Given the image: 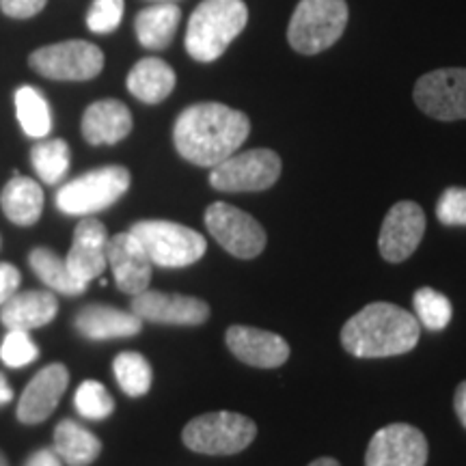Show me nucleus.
I'll list each match as a JSON object with an SVG mask.
<instances>
[{
  "mask_svg": "<svg viewBox=\"0 0 466 466\" xmlns=\"http://www.w3.org/2000/svg\"><path fill=\"white\" fill-rule=\"evenodd\" d=\"M250 132L248 116L218 102L188 106L173 127L175 149L197 167H217L242 147Z\"/></svg>",
  "mask_w": 466,
  "mask_h": 466,
  "instance_id": "obj_1",
  "label": "nucleus"
},
{
  "mask_svg": "<svg viewBox=\"0 0 466 466\" xmlns=\"http://www.w3.org/2000/svg\"><path fill=\"white\" fill-rule=\"evenodd\" d=\"M419 341V319L391 302H371L341 329V346L352 357L384 359L410 352Z\"/></svg>",
  "mask_w": 466,
  "mask_h": 466,
  "instance_id": "obj_2",
  "label": "nucleus"
},
{
  "mask_svg": "<svg viewBox=\"0 0 466 466\" xmlns=\"http://www.w3.org/2000/svg\"><path fill=\"white\" fill-rule=\"evenodd\" d=\"M247 22L248 9L242 0H203L190 15L186 50L199 63L217 61Z\"/></svg>",
  "mask_w": 466,
  "mask_h": 466,
  "instance_id": "obj_3",
  "label": "nucleus"
},
{
  "mask_svg": "<svg viewBox=\"0 0 466 466\" xmlns=\"http://www.w3.org/2000/svg\"><path fill=\"white\" fill-rule=\"evenodd\" d=\"M346 25V0H300L289 20V46L300 55H319L339 42Z\"/></svg>",
  "mask_w": 466,
  "mask_h": 466,
  "instance_id": "obj_4",
  "label": "nucleus"
},
{
  "mask_svg": "<svg viewBox=\"0 0 466 466\" xmlns=\"http://www.w3.org/2000/svg\"><path fill=\"white\" fill-rule=\"evenodd\" d=\"M149 261L160 268H186L206 255L208 242L199 231L171 220H141L130 227Z\"/></svg>",
  "mask_w": 466,
  "mask_h": 466,
  "instance_id": "obj_5",
  "label": "nucleus"
},
{
  "mask_svg": "<svg viewBox=\"0 0 466 466\" xmlns=\"http://www.w3.org/2000/svg\"><path fill=\"white\" fill-rule=\"evenodd\" d=\"M130 188L126 167H102L80 175L56 192V208L67 217H91L119 201Z\"/></svg>",
  "mask_w": 466,
  "mask_h": 466,
  "instance_id": "obj_6",
  "label": "nucleus"
},
{
  "mask_svg": "<svg viewBox=\"0 0 466 466\" xmlns=\"http://www.w3.org/2000/svg\"><path fill=\"white\" fill-rule=\"evenodd\" d=\"M258 436V425L238 412H208L186 425L184 445L206 456H233L247 450Z\"/></svg>",
  "mask_w": 466,
  "mask_h": 466,
  "instance_id": "obj_7",
  "label": "nucleus"
},
{
  "mask_svg": "<svg viewBox=\"0 0 466 466\" xmlns=\"http://www.w3.org/2000/svg\"><path fill=\"white\" fill-rule=\"evenodd\" d=\"M281 177V158L272 149H248L231 154L212 167L209 184L220 192H259L268 190Z\"/></svg>",
  "mask_w": 466,
  "mask_h": 466,
  "instance_id": "obj_8",
  "label": "nucleus"
},
{
  "mask_svg": "<svg viewBox=\"0 0 466 466\" xmlns=\"http://www.w3.org/2000/svg\"><path fill=\"white\" fill-rule=\"evenodd\" d=\"M31 67L50 80H91L104 69V52L96 44L72 39L44 46L28 58Z\"/></svg>",
  "mask_w": 466,
  "mask_h": 466,
  "instance_id": "obj_9",
  "label": "nucleus"
},
{
  "mask_svg": "<svg viewBox=\"0 0 466 466\" xmlns=\"http://www.w3.org/2000/svg\"><path fill=\"white\" fill-rule=\"evenodd\" d=\"M206 227L214 240L238 259H253L266 248L264 227L229 203H212L206 209Z\"/></svg>",
  "mask_w": 466,
  "mask_h": 466,
  "instance_id": "obj_10",
  "label": "nucleus"
},
{
  "mask_svg": "<svg viewBox=\"0 0 466 466\" xmlns=\"http://www.w3.org/2000/svg\"><path fill=\"white\" fill-rule=\"evenodd\" d=\"M412 96L417 106L432 119H466V67L434 69L421 76Z\"/></svg>",
  "mask_w": 466,
  "mask_h": 466,
  "instance_id": "obj_11",
  "label": "nucleus"
},
{
  "mask_svg": "<svg viewBox=\"0 0 466 466\" xmlns=\"http://www.w3.org/2000/svg\"><path fill=\"white\" fill-rule=\"evenodd\" d=\"M428 441L421 430L408 423H391L378 430L365 453V466H425Z\"/></svg>",
  "mask_w": 466,
  "mask_h": 466,
  "instance_id": "obj_12",
  "label": "nucleus"
},
{
  "mask_svg": "<svg viewBox=\"0 0 466 466\" xmlns=\"http://www.w3.org/2000/svg\"><path fill=\"white\" fill-rule=\"evenodd\" d=\"M425 233V214L412 201H400L389 209L380 227L378 248L391 264H400L415 253Z\"/></svg>",
  "mask_w": 466,
  "mask_h": 466,
  "instance_id": "obj_13",
  "label": "nucleus"
},
{
  "mask_svg": "<svg viewBox=\"0 0 466 466\" xmlns=\"http://www.w3.org/2000/svg\"><path fill=\"white\" fill-rule=\"evenodd\" d=\"M132 313L154 324L197 326L209 318V307L195 296L145 289L132 299Z\"/></svg>",
  "mask_w": 466,
  "mask_h": 466,
  "instance_id": "obj_14",
  "label": "nucleus"
},
{
  "mask_svg": "<svg viewBox=\"0 0 466 466\" xmlns=\"http://www.w3.org/2000/svg\"><path fill=\"white\" fill-rule=\"evenodd\" d=\"M106 261L115 275L116 288L124 291V294L137 296L149 289L151 268H154V264L149 261L141 242L130 231L116 233V236L108 238Z\"/></svg>",
  "mask_w": 466,
  "mask_h": 466,
  "instance_id": "obj_15",
  "label": "nucleus"
},
{
  "mask_svg": "<svg viewBox=\"0 0 466 466\" xmlns=\"http://www.w3.org/2000/svg\"><path fill=\"white\" fill-rule=\"evenodd\" d=\"M69 371L66 365L52 363L39 370L31 382L26 384L17 404V419L26 425L44 423L56 410L63 393L67 391Z\"/></svg>",
  "mask_w": 466,
  "mask_h": 466,
  "instance_id": "obj_16",
  "label": "nucleus"
},
{
  "mask_svg": "<svg viewBox=\"0 0 466 466\" xmlns=\"http://www.w3.org/2000/svg\"><path fill=\"white\" fill-rule=\"evenodd\" d=\"M106 244L108 231L97 218L85 217L76 225L74 242L69 248L66 264L69 272L83 283H91L106 270Z\"/></svg>",
  "mask_w": 466,
  "mask_h": 466,
  "instance_id": "obj_17",
  "label": "nucleus"
},
{
  "mask_svg": "<svg viewBox=\"0 0 466 466\" xmlns=\"http://www.w3.org/2000/svg\"><path fill=\"white\" fill-rule=\"evenodd\" d=\"M225 341L233 357L253 367L272 370V367H281L289 359L288 341L283 337L270 333V330L250 329V326H231L227 330Z\"/></svg>",
  "mask_w": 466,
  "mask_h": 466,
  "instance_id": "obj_18",
  "label": "nucleus"
},
{
  "mask_svg": "<svg viewBox=\"0 0 466 466\" xmlns=\"http://www.w3.org/2000/svg\"><path fill=\"white\" fill-rule=\"evenodd\" d=\"M76 330L86 339H121V337H134L141 333L143 319L130 311L108 305H89L80 309L74 319Z\"/></svg>",
  "mask_w": 466,
  "mask_h": 466,
  "instance_id": "obj_19",
  "label": "nucleus"
},
{
  "mask_svg": "<svg viewBox=\"0 0 466 466\" xmlns=\"http://www.w3.org/2000/svg\"><path fill=\"white\" fill-rule=\"evenodd\" d=\"M58 302L52 291H22L0 305V322L7 330L42 329L56 318Z\"/></svg>",
  "mask_w": 466,
  "mask_h": 466,
  "instance_id": "obj_20",
  "label": "nucleus"
},
{
  "mask_svg": "<svg viewBox=\"0 0 466 466\" xmlns=\"http://www.w3.org/2000/svg\"><path fill=\"white\" fill-rule=\"evenodd\" d=\"M132 132V115L124 102L100 100L83 115V137L91 145H115Z\"/></svg>",
  "mask_w": 466,
  "mask_h": 466,
  "instance_id": "obj_21",
  "label": "nucleus"
},
{
  "mask_svg": "<svg viewBox=\"0 0 466 466\" xmlns=\"http://www.w3.org/2000/svg\"><path fill=\"white\" fill-rule=\"evenodd\" d=\"M0 206H3L5 217L11 223L20 227H31L42 217L44 209V190L35 179L25 175L14 173L9 184L5 186L0 195Z\"/></svg>",
  "mask_w": 466,
  "mask_h": 466,
  "instance_id": "obj_22",
  "label": "nucleus"
},
{
  "mask_svg": "<svg viewBox=\"0 0 466 466\" xmlns=\"http://www.w3.org/2000/svg\"><path fill=\"white\" fill-rule=\"evenodd\" d=\"M175 89V72L162 58L147 56L127 74V91L143 104H160Z\"/></svg>",
  "mask_w": 466,
  "mask_h": 466,
  "instance_id": "obj_23",
  "label": "nucleus"
},
{
  "mask_svg": "<svg viewBox=\"0 0 466 466\" xmlns=\"http://www.w3.org/2000/svg\"><path fill=\"white\" fill-rule=\"evenodd\" d=\"M179 20H182V11L175 3L151 5L143 9L134 22L138 42L149 50H165L173 42Z\"/></svg>",
  "mask_w": 466,
  "mask_h": 466,
  "instance_id": "obj_24",
  "label": "nucleus"
},
{
  "mask_svg": "<svg viewBox=\"0 0 466 466\" xmlns=\"http://www.w3.org/2000/svg\"><path fill=\"white\" fill-rule=\"evenodd\" d=\"M55 451L63 460V464L89 466L102 453V442L80 423L63 419L55 430Z\"/></svg>",
  "mask_w": 466,
  "mask_h": 466,
  "instance_id": "obj_25",
  "label": "nucleus"
},
{
  "mask_svg": "<svg viewBox=\"0 0 466 466\" xmlns=\"http://www.w3.org/2000/svg\"><path fill=\"white\" fill-rule=\"evenodd\" d=\"M28 264H31L33 272L42 279L44 285H48L50 289L58 291V294L66 296H78L89 288V283L78 281L66 264V259L58 258L56 253H52L50 248H35L28 255Z\"/></svg>",
  "mask_w": 466,
  "mask_h": 466,
  "instance_id": "obj_26",
  "label": "nucleus"
},
{
  "mask_svg": "<svg viewBox=\"0 0 466 466\" xmlns=\"http://www.w3.org/2000/svg\"><path fill=\"white\" fill-rule=\"evenodd\" d=\"M15 115L26 137L46 138L52 130L50 106L35 86L25 85L15 91Z\"/></svg>",
  "mask_w": 466,
  "mask_h": 466,
  "instance_id": "obj_27",
  "label": "nucleus"
},
{
  "mask_svg": "<svg viewBox=\"0 0 466 466\" xmlns=\"http://www.w3.org/2000/svg\"><path fill=\"white\" fill-rule=\"evenodd\" d=\"M31 162L35 173L39 175L44 184L55 186L66 177L69 171V162H72V154H69L67 143L63 138H50V141L37 143L31 151Z\"/></svg>",
  "mask_w": 466,
  "mask_h": 466,
  "instance_id": "obj_28",
  "label": "nucleus"
},
{
  "mask_svg": "<svg viewBox=\"0 0 466 466\" xmlns=\"http://www.w3.org/2000/svg\"><path fill=\"white\" fill-rule=\"evenodd\" d=\"M113 371L121 391L130 398H141L151 387V367L138 352H121L115 359Z\"/></svg>",
  "mask_w": 466,
  "mask_h": 466,
  "instance_id": "obj_29",
  "label": "nucleus"
},
{
  "mask_svg": "<svg viewBox=\"0 0 466 466\" xmlns=\"http://www.w3.org/2000/svg\"><path fill=\"white\" fill-rule=\"evenodd\" d=\"M415 318L428 330H442L451 322L453 307L450 299L432 288H421L415 291Z\"/></svg>",
  "mask_w": 466,
  "mask_h": 466,
  "instance_id": "obj_30",
  "label": "nucleus"
},
{
  "mask_svg": "<svg viewBox=\"0 0 466 466\" xmlns=\"http://www.w3.org/2000/svg\"><path fill=\"white\" fill-rule=\"evenodd\" d=\"M74 406L78 410L80 417L91 419V421H100L113 415L115 401L110 398L102 382L97 380H85L78 387V391L74 395Z\"/></svg>",
  "mask_w": 466,
  "mask_h": 466,
  "instance_id": "obj_31",
  "label": "nucleus"
},
{
  "mask_svg": "<svg viewBox=\"0 0 466 466\" xmlns=\"http://www.w3.org/2000/svg\"><path fill=\"white\" fill-rule=\"evenodd\" d=\"M39 359V348L26 330H9L0 346V360L7 367H26Z\"/></svg>",
  "mask_w": 466,
  "mask_h": 466,
  "instance_id": "obj_32",
  "label": "nucleus"
},
{
  "mask_svg": "<svg viewBox=\"0 0 466 466\" xmlns=\"http://www.w3.org/2000/svg\"><path fill=\"white\" fill-rule=\"evenodd\" d=\"M121 17H124V0H93L86 14V26L91 33L108 35L121 25Z\"/></svg>",
  "mask_w": 466,
  "mask_h": 466,
  "instance_id": "obj_33",
  "label": "nucleus"
},
{
  "mask_svg": "<svg viewBox=\"0 0 466 466\" xmlns=\"http://www.w3.org/2000/svg\"><path fill=\"white\" fill-rule=\"evenodd\" d=\"M436 218L447 227H466V188L453 186L436 203Z\"/></svg>",
  "mask_w": 466,
  "mask_h": 466,
  "instance_id": "obj_34",
  "label": "nucleus"
},
{
  "mask_svg": "<svg viewBox=\"0 0 466 466\" xmlns=\"http://www.w3.org/2000/svg\"><path fill=\"white\" fill-rule=\"evenodd\" d=\"M46 3L48 0H0V9L5 15L15 17V20H26V17L37 15Z\"/></svg>",
  "mask_w": 466,
  "mask_h": 466,
  "instance_id": "obj_35",
  "label": "nucleus"
},
{
  "mask_svg": "<svg viewBox=\"0 0 466 466\" xmlns=\"http://www.w3.org/2000/svg\"><path fill=\"white\" fill-rule=\"evenodd\" d=\"M22 283L20 270L9 261H0V305H5L11 296L17 294V288Z\"/></svg>",
  "mask_w": 466,
  "mask_h": 466,
  "instance_id": "obj_36",
  "label": "nucleus"
},
{
  "mask_svg": "<svg viewBox=\"0 0 466 466\" xmlns=\"http://www.w3.org/2000/svg\"><path fill=\"white\" fill-rule=\"evenodd\" d=\"M25 466H63V460L55 450H39L28 456Z\"/></svg>",
  "mask_w": 466,
  "mask_h": 466,
  "instance_id": "obj_37",
  "label": "nucleus"
},
{
  "mask_svg": "<svg viewBox=\"0 0 466 466\" xmlns=\"http://www.w3.org/2000/svg\"><path fill=\"white\" fill-rule=\"evenodd\" d=\"M453 408H456V415L460 423L466 428V380L458 384L456 395H453Z\"/></svg>",
  "mask_w": 466,
  "mask_h": 466,
  "instance_id": "obj_38",
  "label": "nucleus"
},
{
  "mask_svg": "<svg viewBox=\"0 0 466 466\" xmlns=\"http://www.w3.org/2000/svg\"><path fill=\"white\" fill-rule=\"evenodd\" d=\"M11 400H14V391H11V387L7 384V378L0 374V406L9 404Z\"/></svg>",
  "mask_w": 466,
  "mask_h": 466,
  "instance_id": "obj_39",
  "label": "nucleus"
},
{
  "mask_svg": "<svg viewBox=\"0 0 466 466\" xmlns=\"http://www.w3.org/2000/svg\"><path fill=\"white\" fill-rule=\"evenodd\" d=\"M309 466H341V464L333 458H318V460H313V462Z\"/></svg>",
  "mask_w": 466,
  "mask_h": 466,
  "instance_id": "obj_40",
  "label": "nucleus"
},
{
  "mask_svg": "<svg viewBox=\"0 0 466 466\" xmlns=\"http://www.w3.org/2000/svg\"><path fill=\"white\" fill-rule=\"evenodd\" d=\"M0 466H9L7 458H5V453H3V451H0Z\"/></svg>",
  "mask_w": 466,
  "mask_h": 466,
  "instance_id": "obj_41",
  "label": "nucleus"
},
{
  "mask_svg": "<svg viewBox=\"0 0 466 466\" xmlns=\"http://www.w3.org/2000/svg\"><path fill=\"white\" fill-rule=\"evenodd\" d=\"M154 3H173V0H154Z\"/></svg>",
  "mask_w": 466,
  "mask_h": 466,
  "instance_id": "obj_42",
  "label": "nucleus"
}]
</instances>
